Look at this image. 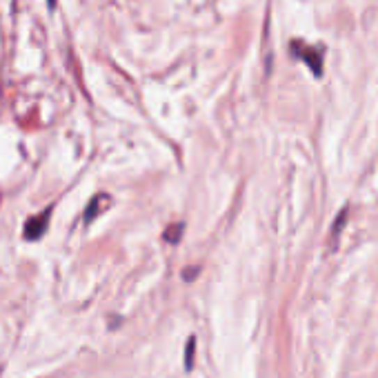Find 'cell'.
<instances>
[{
  "mask_svg": "<svg viewBox=\"0 0 378 378\" xmlns=\"http://www.w3.org/2000/svg\"><path fill=\"white\" fill-rule=\"evenodd\" d=\"M292 54L296 56V58L305 61L309 70L314 72V76H320V74H323V56H320L318 49L307 47V45H303V42L296 40V42H292Z\"/></svg>",
  "mask_w": 378,
  "mask_h": 378,
  "instance_id": "6da1fadb",
  "label": "cell"
},
{
  "mask_svg": "<svg viewBox=\"0 0 378 378\" xmlns=\"http://www.w3.org/2000/svg\"><path fill=\"white\" fill-rule=\"evenodd\" d=\"M49 214H52V210H45L42 214L31 216V219L25 223V238H27V240H38L45 232H47Z\"/></svg>",
  "mask_w": 378,
  "mask_h": 378,
  "instance_id": "7a4b0ae2",
  "label": "cell"
},
{
  "mask_svg": "<svg viewBox=\"0 0 378 378\" xmlns=\"http://www.w3.org/2000/svg\"><path fill=\"white\" fill-rule=\"evenodd\" d=\"M109 203H111V196H107V194H98V196L91 198V203L85 210V223H91L94 219H98V214L105 207H109Z\"/></svg>",
  "mask_w": 378,
  "mask_h": 378,
  "instance_id": "3957f363",
  "label": "cell"
},
{
  "mask_svg": "<svg viewBox=\"0 0 378 378\" xmlns=\"http://www.w3.org/2000/svg\"><path fill=\"white\" fill-rule=\"evenodd\" d=\"M180 236H182V223L169 225V227L165 229V234H163V238L167 240V243H171V245H176L178 240H180Z\"/></svg>",
  "mask_w": 378,
  "mask_h": 378,
  "instance_id": "277c9868",
  "label": "cell"
},
{
  "mask_svg": "<svg viewBox=\"0 0 378 378\" xmlns=\"http://www.w3.org/2000/svg\"><path fill=\"white\" fill-rule=\"evenodd\" d=\"M198 274H200V267H187L185 274H182V278H185L187 283H191L194 276H198Z\"/></svg>",
  "mask_w": 378,
  "mask_h": 378,
  "instance_id": "5b68a950",
  "label": "cell"
},
{
  "mask_svg": "<svg viewBox=\"0 0 378 378\" xmlns=\"http://www.w3.org/2000/svg\"><path fill=\"white\" fill-rule=\"evenodd\" d=\"M191 354H194V338L187 342V352H185V365H187V370H191Z\"/></svg>",
  "mask_w": 378,
  "mask_h": 378,
  "instance_id": "8992f818",
  "label": "cell"
},
{
  "mask_svg": "<svg viewBox=\"0 0 378 378\" xmlns=\"http://www.w3.org/2000/svg\"><path fill=\"white\" fill-rule=\"evenodd\" d=\"M47 5H49V9H54V5H56V0H47Z\"/></svg>",
  "mask_w": 378,
  "mask_h": 378,
  "instance_id": "52a82bcc",
  "label": "cell"
}]
</instances>
